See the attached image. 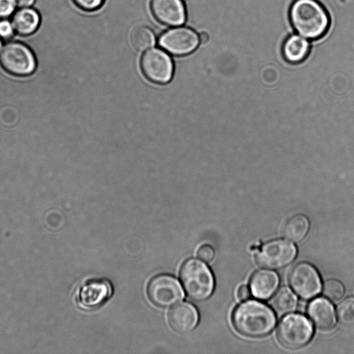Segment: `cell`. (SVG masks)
I'll return each instance as SVG.
<instances>
[{"label":"cell","instance_id":"cell-18","mask_svg":"<svg viewBox=\"0 0 354 354\" xmlns=\"http://www.w3.org/2000/svg\"><path fill=\"white\" fill-rule=\"evenodd\" d=\"M310 227L308 218L303 214L289 218L283 227V236L292 242H299L306 236Z\"/></svg>","mask_w":354,"mask_h":354},{"label":"cell","instance_id":"cell-3","mask_svg":"<svg viewBox=\"0 0 354 354\" xmlns=\"http://www.w3.org/2000/svg\"><path fill=\"white\" fill-rule=\"evenodd\" d=\"M180 278L186 293L195 301L207 299L214 291L213 274L209 268L201 260H187L180 268Z\"/></svg>","mask_w":354,"mask_h":354},{"label":"cell","instance_id":"cell-21","mask_svg":"<svg viewBox=\"0 0 354 354\" xmlns=\"http://www.w3.org/2000/svg\"><path fill=\"white\" fill-rule=\"evenodd\" d=\"M337 318L344 325L354 324V297L344 299L337 309Z\"/></svg>","mask_w":354,"mask_h":354},{"label":"cell","instance_id":"cell-8","mask_svg":"<svg viewBox=\"0 0 354 354\" xmlns=\"http://www.w3.org/2000/svg\"><path fill=\"white\" fill-rule=\"evenodd\" d=\"M289 282L293 290L304 299L315 297L322 288L318 271L307 262L298 263L292 268Z\"/></svg>","mask_w":354,"mask_h":354},{"label":"cell","instance_id":"cell-30","mask_svg":"<svg viewBox=\"0 0 354 354\" xmlns=\"http://www.w3.org/2000/svg\"><path fill=\"white\" fill-rule=\"evenodd\" d=\"M1 48H2V41L0 38V50L1 49Z\"/></svg>","mask_w":354,"mask_h":354},{"label":"cell","instance_id":"cell-28","mask_svg":"<svg viewBox=\"0 0 354 354\" xmlns=\"http://www.w3.org/2000/svg\"><path fill=\"white\" fill-rule=\"evenodd\" d=\"M18 6L21 8L30 7L35 1V0H15Z\"/></svg>","mask_w":354,"mask_h":354},{"label":"cell","instance_id":"cell-14","mask_svg":"<svg viewBox=\"0 0 354 354\" xmlns=\"http://www.w3.org/2000/svg\"><path fill=\"white\" fill-rule=\"evenodd\" d=\"M308 314L314 324L319 329H332L336 324V315L333 305L324 298L313 300L308 307Z\"/></svg>","mask_w":354,"mask_h":354},{"label":"cell","instance_id":"cell-19","mask_svg":"<svg viewBox=\"0 0 354 354\" xmlns=\"http://www.w3.org/2000/svg\"><path fill=\"white\" fill-rule=\"evenodd\" d=\"M297 299L292 291L287 288H281L274 295L272 306L279 314L285 315L292 312L297 307Z\"/></svg>","mask_w":354,"mask_h":354},{"label":"cell","instance_id":"cell-17","mask_svg":"<svg viewBox=\"0 0 354 354\" xmlns=\"http://www.w3.org/2000/svg\"><path fill=\"white\" fill-rule=\"evenodd\" d=\"M15 30L21 35H30L35 32L40 24L39 12L30 7L21 8L12 17Z\"/></svg>","mask_w":354,"mask_h":354},{"label":"cell","instance_id":"cell-10","mask_svg":"<svg viewBox=\"0 0 354 354\" xmlns=\"http://www.w3.org/2000/svg\"><path fill=\"white\" fill-rule=\"evenodd\" d=\"M197 33L191 28L177 27L163 32L158 44L172 55H185L194 51L199 44Z\"/></svg>","mask_w":354,"mask_h":354},{"label":"cell","instance_id":"cell-11","mask_svg":"<svg viewBox=\"0 0 354 354\" xmlns=\"http://www.w3.org/2000/svg\"><path fill=\"white\" fill-rule=\"evenodd\" d=\"M112 294V286L106 279H92L85 282L76 296L78 305L84 309H93L105 303Z\"/></svg>","mask_w":354,"mask_h":354},{"label":"cell","instance_id":"cell-22","mask_svg":"<svg viewBox=\"0 0 354 354\" xmlns=\"http://www.w3.org/2000/svg\"><path fill=\"white\" fill-rule=\"evenodd\" d=\"M345 292V288L342 283L335 279L326 280L323 286V295L332 301H338L340 300Z\"/></svg>","mask_w":354,"mask_h":354},{"label":"cell","instance_id":"cell-7","mask_svg":"<svg viewBox=\"0 0 354 354\" xmlns=\"http://www.w3.org/2000/svg\"><path fill=\"white\" fill-rule=\"evenodd\" d=\"M147 294L153 304L163 308L174 306L184 297L180 282L167 274L157 275L150 281Z\"/></svg>","mask_w":354,"mask_h":354},{"label":"cell","instance_id":"cell-13","mask_svg":"<svg viewBox=\"0 0 354 354\" xmlns=\"http://www.w3.org/2000/svg\"><path fill=\"white\" fill-rule=\"evenodd\" d=\"M199 315L194 306L188 302L174 306L169 314V322L172 328L180 333L192 330L198 322Z\"/></svg>","mask_w":354,"mask_h":354},{"label":"cell","instance_id":"cell-27","mask_svg":"<svg viewBox=\"0 0 354 354\" xmlns=\"http://www.w3.org/2000/svg\"><path fill=\"white\" fill-rule=\"evenodd\" d=\"M250 296V290L246 285L240 286L236 291V297L241 301H246Z\"/></svg>","mask_w":354,"mask_h":354},{"label":"cell","instance_id":"cell-20","mask_svg":"<svg viewBox=\"0 0 354 354\" xmlns=\"http://www.w3.org/2000/svg\"><path fill=\"white\" fill-rule=\"evenodd\" d=\"M131 41L136 49L145 50L155 44V35L149 28L140 26L135 28L131 34Z\"/></svg>","mask_w":354,"mask_h":354},{"label":"cell","instance_id":"cell-9","mask_svg":"<svg viewBox=\"0 0 354 354\" xmlns=\"http://www.w3.org/2000/svg\"><path fill=\"white\" fill-rule=\"evenodd\" d=\"M140 66L145 76L156 84L169 82L174 73L171 57L158 48L150 49L142 56Z\"/></svg>","mask_w":354,"mask_h":354},{"label":"cell","instance_id":"cell-5","mask_svg":"<svg viewBox=\"0 0 354 354\" xmlns=\"http://www.w3.org/2000/svg\"><path fill=\"white\" fill-rule=\"evenodd\" d=\"M0 63L5 71L16 76L29 75L37 66L31 49L17 41L9 42L4 46L0 53Z\"/></svg>","mask_w":354,"mask_h":354},{"label":"cell","instance_id":"cell-29","mask_svg":"<svg viewBox=\"0 0 354 354\" xmlns=\"http://www.w3.org/2000/svg\"><path fill=\"white\" fill-rule=\"evenodd\" d=\"M198 37H199V41L202 44L206 43L209 39L208 35L206 32H203L200 33Z\"/></svg>","mask_w":354,"mask_h":354},{"label":"cell","instance_id":"cell-16","mask_svg":"<svg viewBox=\"0 0 354 354\" xmlns=\"http://www.w3.org/2000/svg\"><path fill=\"white\" fill-rule=\"evenodd\" d=\"M310 52V43L306 38L292 35L287 38L282 47L286 61L290 64H299L304 61Z\"/></svg>","mask_w":354,"mask_h":354},{"label":"cell","instance_id":"cell-15","mask_svg":"<svg viewBox=\"0 0 354 354\" xmlns=\"http://www.w3.org/2000/svg\"><path fill=\"white\" fill-rule=\"evenodd\" d=\"M279 284V277L275 272L262 269L252 275L250 280V290L255 297L266 299L276 291Z\"/></svg>","mask_w":354,"mask_h":354},{"label":"cell","instance_id":"cell-2","mask_svg":"<svg viewBox=\"0 0 354 354\" xmlns=\"http://www.w3.org/2000/svg\"><path fill=\"white\" fill-rule=\"evenodd\" d=\"M290 19L295 30L310 39L323 37L330 26L327 11L317 0H295L290 7Z\"/></svg>","mask_w":354,"mask_h":354},{"label":"cell","instance_id":"cell-4","mask_svg":"<svg viewBox=\"0 0 354 354\" xmlns=\"http://www.w3.org/2000/svg\"><path fill=\"white\" fill-rule=\"evenodd\" d=\"M313 328L303 315L290 314L279 324L277 337L280 343L290 349H298L306 346L312 339Z\"/></svg>","mask_w":354,"mask_h":354},{"label":"cell","instance_id":"cell-1","mask_svg":"<svg viewBox=\"0 0 354 354\" xmlns=\"http://www.w3.org/2000/svg\"><path fill=\"white\" fill-rule=\"evenodd\" d=\"M232 319L239 333L251 337L266 335L272 331L277 322L273 310L256 300L245 301L236 306Z\"/></svg>","mask_w":354,"mask_h":354},{"label":"cell","instance_id":"cell-23","mask_svg":"<svg viewBox=\"0 0 354 354\" xmlns=\"http://www.w3.org/2000/svg\"><path fill=\"white\" fill-rule=\"evenodd\" d=\"M17 5L15 0H0V19L10 17L14 12Z\"/></svg>","mask_w":354,"mask_h":354},{"label":"cell","instance_id":"cell-24","mask_svg":"<svg viewBox=\"0 0 354 354\" xmlns=\"http://www.w3.org/2000/svg\"><path fill=\"white\" fill-rule=\"evenodd\" d=\"M104 0H73L75 3L82 10L91 11L99 8Z\"/></svg>","mask_w":354,"mask_h":354},{"label":"cell","instance_id":"cell-25","mask_svg":"<svg viewBox=\"0 0 354 354\" xmlns=\"http://www.w3.org/2000/svg\"><path fill=\"white\" fill-rule=\"evenodd\" d=\"M14 26L12 23L7 19H1L0 20V37L3 39H9L14 34Z\"/></svg>","mask_w":354,"mask_h":354},{"label":"cell","instance_id":"cell-26","mask_svg":"<svg viewBox=\"0 0 354 354\" xmlns=\"http://www.w3.org/2000/svg\"><path fill=\"white\" fill-rule=\"evenodd\" d=\"M197 255L201 260L209 262L213 259L214 251L210 245H203L198 249Z\"/></svg>","mask_w":354,"mask_h":354},{"label":"cell","instance_id":"cell-12","mask_svg":"<svg viewBox=\"0 0 354 354\" xmlns=\"http://www.w3.org/2000/svg\"><path fill=\"white\" fill-rule=\"evenodd\" d=\"M151 10L154 17L164 25L178 26L186 18V12L182 0H152Z\"/></svg>","mask_w":354,"mask_h":354},{"label":"cell","instance_id":"cell-6","mask_svg":"<svg viewBox=\"0 0 354 354\" xmlns=\"http://www.w3.org/2000/svg\"><path fill=\"white\" fill-rule=\"evenodd\" d=\"M297 255L293 243L284 239H274L265 243L256 255V262L264 268L279 269L291 263Z\"/></svg>","mask_w":354,"mask_h":354}]
</instances>
